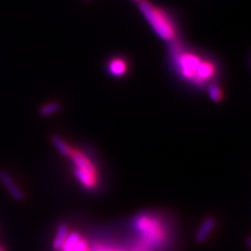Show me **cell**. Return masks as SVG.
Listing matches in <instances>:
<instances>
[{
  "instance_id": "16",
  "label": "cell",
  "mask_w": 251,
  "mask_h": 251,
  "mask_svg": "<svg viewBox=\"0 0 251 251\" xmlns=\"http://www.w3.org/2000/svg\"><path fill=\"white\" fill-rule=\"evenodd\" d=\"M84 251H89V250H88V249H86V250H84Z\"/></svg>"
},
{
  "instance_id": "11",
  "label": "cell",
  "mask_w": 251,
  "mask_h": 251,
  "mask_svg": "<svg viewBox=\"0 0 251 251\" xmlns=\"http://www.w3.org/2000/svg\"><path fill=\"white\" fill-rule=\"evenodd\" d=\"M208 97L211 100L216 101V103L217 101H220L222 100V97H223L221 88H220L219 86L216 84H210L208 86Z\"/></svg>"
},
{
  "instance_id": "4",
  "label": "cell",
  "mask_w": 251,
  "mask_h": 251,
  "mask_svg": "<svg viewBox=\"0 0 251 251\" xmlns=\"http://www.w3.org/2000/svg\"><path fill=\"white\" fill-rule=\"evenodd\" d=\"M73 158V161L75 163V168L82 170L84 172L90 173V174H96V170H94L92 163L89 161V159L86 157L85 155H83L81 152L78 151H73L72 154H70Z\"/></svg>"
},
{
  "instance_id": "3",
  "label": "cell",
  "mask_w": 251,
  "mask_h": 251,
  "mask_svg": "<svg viewBox=\"0 0 251 251\" xmlns=\"http://www.w3.org/2000/svg\"><path fill=\"white\" fill-rule=\"evenodd\" d=\"M0 181L2 182V184L6 188V191L9 192V194L15 200L22 201L25 199V194L22 193L18 185L15 183L9 173H6L5 171H0Z\"/></svg>"
},
{
  "instance_id": "7",
  "label": "cell",
  "mask_w": 251,
  "mask_h": 251,
  "mask_svg": "<svg viewBox=\"0 0 251 251\" xmlns=\"http://www.w3.org/2000/svg\"><path fill=\"white\" fill-rule=\"evenodd\" d=\"M75 175L76 179L82 183V185L86 188H92L97 183V179L94 174H90V173L84 172L82 170H78L75 168Z\"/></svg>"
},
{
  "instance_id": "12",
  "label": "cell",
  "mask_w": 251,
  "mask_h": 251,
  "mask_svg": "<svg viewBox=\"0 0 251 251\" xmlns=\"http://www.w3.org/2000/svg\"><path fill=\"white\" fill-rule=\"evenodd\" d=\"M60 110V105L57 103H50L42 106L39 110V113H40L42 116H50L53 113L58 112Z\"/></svg>"
},
{
  "instance_id": "14",
  "label": "cell",
  "mask_w": 251,
  "mask_h": 251,
  "mask_svg": "<svg viewBox=\"0 0 251 251\" xmlns=\"http://www.w3.org/2000/svg\"><path fill=\"white\" fill-rule=\"evenodd\" d=\"M84 1H89V0H84Z\"/></svg>"
},
{
  "instance_id": "1",
  "label": "cell",
  "mask_w": 251,
  "mask_h": 251,
  "mask_svg": "<svg viewBox=\"0 0 251 251\" xmlns=\"http://www.w3.org/2000/svg\"><path fill=\"white\" fill-rule=\"evenodd\" d=\"M169 50L177 74L185 80L196 85H203L214 76L216 73L214 63L185 49L178 40L169 44Z\"/></svg>"
},
{
  "instance_id": "10",
  "label": "cell",
  "mask_w": 251,
  "mask_h": 251,
  "mask_svg": "<svg viewBox=\"0 0 251 251\" xmlns=\"http://www.w3.org/2000/svg\"><path fill=\"white\" fill-rule=\"evenodd\" d=\"M81 239V235L76 233V232H73V233H69L67 239L65 240L64 244L62 246V250L63 251H74L75 248L76 247L77 243L80 242Z\"/></svg>"
},
{
  "instance_id": "8",
  "label": "cell",
  "mask_w": 251,
  "mask_h": 251,
  "mask_svg": "<svg viewBox=\"0 0 251 251\" xmlns=\"http://www.w3.org/2000/svg\"><path fill=\"white\" fill-rule=\"evenodd\" d=\"M68 228L67 226L65 224H61L59 227H58V230H57V234H56V238H54L53 240V248L54 249H61L63 244H64L65 240L67 239L68 237Z\"/></svg>"
},
{
  "instance_id": "6",
  "label": "cell",
  "mask_w": 251,
  "mask_h": 251,
  "mask_svg": "<svg viewBox=\"0 0 251 251\" xmlns=\"http://www.w3.org/2000/svg\"><path fill=\"white\" fill-rule=\"evenodd\" d=\"M216 226V220L214 218H207L203 221L201 224L199 230L197 231V234H196V241L198 243H204L205 242L208 237L210 235L211 231L214 230Z\"/></svg>"
},
{
  "instance_id": "2",
  "label": "cell",
  "mask_w": 251,
  "mask_h": 251,
  "mask_svg": "<svg viewBox=\"0 0 251 251\" xmlns=\"http://www.w3.org/2000/svg\"><path fill=\"white\" fill-rule=\"evenodd\" d=\"M138 9L148 25H150L153 33L160 40L168 44L177 40L178 30L176 23L166 10L149 2L148 0L139 1Z\"/></svg>"
},
{
  "instance_id": "5",
  "label": "cell",
  "mask_w": 251,
  "mask_h": 251,
  "mask_svg": "<svg viewBox=\"0 0 251 251\" xmlns=\"http://www.w3.org/2000/svg\"><path fill=\"white\" fill-rule=\"evenodd\" d=\"M128 70L127 61L123 58H113L108 63V73L112 76L120 77L126 75Z\"/></svg>"
},
{
  "instance_id": "15",
  "label": "cell",
  "mask_w": 251,
  "mask_h": 251,
  "mask_svg": "<svg viewBox=\"0 0 251 251\" xmlns=\"http://www.w3.org/2000/svg\"><path fill=\"white\" fill-rule=\"evenodd\" d=\"M0 251H4V250L3 249H0Z\"/></svg>"
},
{
  "instance_id": "13",
  "label": "cell",
  "mask_w": 251,
  "mask_h": 251,
  "mask_svg": "<svg viewBox=\"0 0 251 251\" xmlns=\"http://www.w3.org/2000/svg\"><path fill=\"white\" fill-rule=\"evenodd\" d=\"M131 1H133V2H139V1H141V0H131Z\"/></svg>"
},
{
  "instance_id": "9",
  "label": "cell",
  "mask_w": 251,
  "mask_h": 251,
  "mask_svg": "<svg viewBox=\"0 0 251 251\" xmlns=\"http://www.w3.org/2000/svg\"><path fill=\"white\" fill-rule=\"evenodd\" d=\"M51 143L63 156H70V154H72V149H70V147L61 137L52 136Z\"/></svg>"
}]
</instances>
